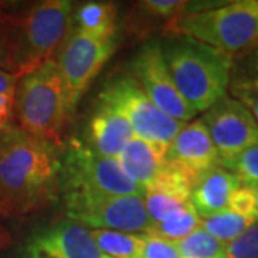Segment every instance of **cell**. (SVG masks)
Segmentation results:
<instances>
[{
	"instance_id": "28",
	"label": "cell",
	"mask_w": 258,
	"mask_h": 258,
	"mask_svg": "<svg viewBox=\"0 0 258 258\" xmlns=\"http://www.w3.org/2000/svg\"><path fill=\"white\" fill-rule=\"evenodd\" d=\"M139 8L145 10L154 18L161 19H172L181 15L186 8L188 2H181V0H145L139 2Z\"/></svg>"
},
{
	"instance_id": "22",
	"label": "cell",
	"mask_w": 258,
	"mask_h": 258,
	"mask_svg": "<svg viewBox=\"0 0 258 258\" xmlns=\"http://www.w3.org/2000/svg\"><path fill=\"white\" fill-rule=\"evenodd\" d=\"M252 222L254 221H251L249 218L238 215L227 208L208 218H204L201 221V227L215 240L227 245L232 240H235L242 231L247 230Z\"/></svg>"
},
{
	"instance_id": "9",
	"label": "cell",
	"mask_w": 258,
	"mask_h": 258,
	"mask_svg": "<svg viewBox=\"0 0 258 258\" xmlns=\"http://www.w3.org/2000/svg\"><path fill=\"white\" fill-rule=\"evenodd\" d=\"M115 49V39H98L72 29L71 36L56 57L71 116Z\"/></svg>"
},
{
	"instance_id": "23",
	"label": "cell",
	"mask_w": 258,
	"mask_h": 258,
	"mask_svg": "<svg viewBox=\"0 0 258 258\" xmlns=\"http://www.w3.org/2000/svg\"><path fill=\"white\" fill-rule=\"evenodd\" d=\"M172 242L181 258H225V245L210 235L203 227L182 240Z\"/></svg>"
},
{
	"instance_id": "26",
	"label": "cell",
	"mask_w": 258,
	"mask_h": 258,
	"mask_svg": "<svg viewBox=\"0 0 258 258\" xmlns=\"http://www.w3.org/2000/svg\"><path fill=\"white\" fill-rule=\"evenodd\" d=\"M225 258H258V221L225 245Z\"/></svg>"
},
{
	"instance_id": "31",
	"label": "cell",
	"mask_w": 258,
	"mask_h": 258,
	"mask_svg": "<svg viewBox=\"0 0 258 258\" xmlns=\"http://www.w3.org/2000/svg\"><path fill=\"white\" fill-rule=\"evenodd\" d=\"M2 217H0V249L6 248L8 245H10L12 242V238H10L9 231L5 228V225L2 224Z\"/></svg>"
},
{
	"instance_id": "14",
	"label": "cell",
	"mask_w": 258,
	"mask_h": 258,
	"mask_svg": "<svg viewBox=\"0 0 258 258\" xmlns=\"http://www.w3.org/2000/svg\"><path fill=\"white\" fill-rule=\"evenodd\" d=\"M32 241L46 247L59 258H111L98 248L91 230L71 220H60L40 231Z\"/></svg>"
},
{
	"instance_id": "12",
	"label": "cell",
	"mask_w": 258,
	"mask_h": 258,
	"mask_svg": "<svg viewBox=\"0 0 258 258\" xmlns=\"http://www.w3.org/2000/svg\"><path fill=\"white\" fill-rule=\"evenodd\" d=\"M165 161L182 168L194 179L212 168L221 165L218 151L201 119L192 120L185 125L171 144Z\"/></svg>"
},
{
	"instance_id": "20",
	"label": "cell",
	"mask_w": 258,
	"mask_h": 258,
	"mask_svg": "<svg viewBox=\"0 0 258 258\" xmlns=\"http://www.w3.org/2000/svg\"><path fill=\"white\" fill-rule=\"evenodd\" d=\"M98 248L111 258H139L144 247V234L111 230H92Z\"/></svg>"
},
{
	"instance_id": "24",
	"label": "cell",
	"mask_w": 258,
	"mask_h": 258,
	"mask_svg": "<svg viewBox=\"0 0 258 258\" xmlns=\"http://www.w3.org/2000/svg\"><path fill=\"white\" fill-rule=\"evenodd\" d=\"M221 166L230 169L238 178L242 186H248L252 189L258 188V144Z\"/></svg>"
},
{
	"instance_id": "19",
	"label": "cell",
	"mask_w": 258,
	"mask_h": 258,
	"mask_svg": "<svg viewBox=\"0 0 258 258\" xmlns=\"http://www.w3.org/2000/svg\"><path fill=\"white\" fill-rule=\"evenodd\" d=\"M201 221V217L195 211L192 204L189 203L181 210L168 215L165 220L151 225L147 231V235L168 241L182 240L197 228H200Z\"/></svg>"
},
{
	"instance_id": "16",
	"label": "cell",
	"mask_w": 258,
	"mask_h": 258,
	"mask_svg": "<svg viewBox=\"0 0 258 258\" xmlns=\"http://www.w3.org/2000/svg\"><path fill=\"white\" fill-rule=\"evenodd\" d=\"M134 138V131L120 115L98 108L93 112L86 131V147L102 157L118 158Z\"/></svg>"
},
{
	"instance_id": "30",
	"label": "cell",
	"mask_w": 258,
	"mask_h": 258,
	"mask_svg": "<svg viewBox=\"0 0 258 258\" xmlns=\"http://www.w3.org/2000/svg\"><path fill=\"white\" fill-rule=\"evenodd\" d=\"M235 98L244 103V106L251 112L252 118L255 119L258 125V93H241Z\"/></svg>"
},
{
	"instance_id": "27",
	"label": "cell",
	"mask_w": 258,
	"mask_h": 258,
	"mask_svg": "<svg viewBox=\"0 0 258 258\" xmlns=\"http://www.w3.org/2000/svg\"><path fill=\"white\" fill-rule=\"evenodd\" d=\"M228 210L238 215H242L245 218H249L251 221H258V208L255 203V194L252 188L242 186L235 189L231 194L228 201Z\"/></svg>"
},
{
	"instance_id": "33",
	"label": "cell",
	"mask_w": 258,
	"mask_h": 258,
	"mask_svg": "<svg viewBox=\"0 0 258 258\" xmlns=\"http://www.w3.org/2000/svg\"><path fill=\"white\" fill-rule=\"evenodd\" d=\"M254 194H255V203H257V208H258V188L254 189Z\"/></svg>"
},
{
	"instance_id": "10",
	"label": "cell",
	"mask_w": 258,
	"mask_h": 258,
	"mask_svg": "<svg viewBox=\"0 0 258 258\" xmlns=\"http://www.w3.org/2000/svg\"><path fill=\"white\" fill-rule=\"evenodd\" d=\"M126 74L131 75L148 98L172 119L186 123L197 115L178 91L159 40H148L139 47L126 64Z\"/></svg>"
},
{
	"instance_id": "3",
	"label": "cell",
	"mask_w": 258,
	"mask_h": 258,
	"mask_svg": "<svg viewBox=\"0 0 258 258\" xmlns=\"http://www.w3.org/2000/svg\"><path fill=\"white\" fill-rule=\"evenodd\" d=\"M159 42L178 91L197 113L227 96L234 56L188 36L169 35Z\"/></svg>"
},
{
	"instance_id": "5",
	"label": "cell",
	"mask_w": 258,
	"mask_h": 258,
	"mask_svg": "<svg viewBox=\"0 0 258 258\" xmlns=\"http://www.w3.org/2000/svg\"><path fill=\"white\" fill-rule=\"evenodd\" d=\"M166 32L192 37L228 55H238L258 43V0H237L181 13L166 25Z\"/></svg>"
},
{
	"instance_id": "32",
	"label": "cell",
	"mask_w": 258,
	"mask_h": 258,
	"mask_svg": "<svg viewBox=\"0 0 258 258\" xmlns=\"http://www.w3.org/2000/svg\"><path fill=\"white\" fill-rule=\"evenodd\" d=\"M6 131H8V129L0 128V139H2V138H3V137H5V134H6Z\"/></svg>"
},
{
	"instance_id": "1",
	"label": "cell",
	"mask_w": 258,
	"mask_h": 258,
	"mask_svg": "<svg viewBox=\"0 0 258 258\" xmlns=\"http://www.w3.org/2000/svg\"><path fill=\"white\" fill-rule=\"evenodd\" d=\"M62 154L45 139L12 126L0 139V217L42 211L62 198Z\"/></svg>"
},
{
	"instance_id": "15",
	"label": "cell",
	"mask_w": 258,
	"mask_h": 258,
	"mask_svg": "<svg viewBox=\"0 0 258 258\" xmlns=\"http://www.w3.org/2000/svg\"><path fill=\"white\" fill-rule=\"evenodd\" d=\"M241 186L238 178L230 169L218 165L195 179L191 204L201 220L228 208L231 194Z\"/></svg>"
},
{
	"instance_id": "6",
	"label": "cell",
	"mask_w": 258,
	"mask_h": 258,
	"mask_svg": "<svg viewBox=\"0 0 258 258\" xmlns=\"http://www.w3.org/2000/svg\"><path fill=\"white\" fill-rule=\"evenodd\" d=\"M98 108L120 115L128 120L134 135L166 158L168 149L186 123L172 119L161 111L126 72L112 75L98 93Z\"/></svg>"
},
{
	"instance_id": "13",
	"label": "cell",
	"mask_w": 258,
	"mask_h": 258,
	"mask_svg": "<svg viewBox=\"0 0 258 258\" xmlns=\"http://www.w3.org/2000/svg\"><path fill=\"white\" fill-rule=\"evenodd\" d=\"M194 182L195 179L182 168L165 161L162 171L144 195L151 225L165 220L168 215L191 203Z\"/></svg>"
},
{
	"instance_id": "18",
	"label": "cell",
	"mask_w": 258,
	"mask_h": 258,
	"mask_svg": "<svg viewBox=\"0 0 258 258\" xmlns=\"http://www.w3.org/2000/svg\"><path fill=\"white\" fill-rule=\"evenodd\" d=\"M118 10L112 2H85L72 12L75 30L98 39H115Z\"/></svg>"
},
{
	"instance_id": "8",
	"label": "cell",
	"mask_w": 258,
	"mask_h": 258,
	"mask_svg": "<svg viewBox=\"0 0 258 258\" xmlns=\"http://www.w3.org/2000/svg\"><path fill=\"white\" fill-rule=\"evenodd\" d=\"M62 200L68 220L86 228L147 234L151 227L144 197L74 192Z\"/></svg>"
},
{
	"instance_id": "21",
	"label": "cell",
	"mask_w": 258,
	"mask_h": 258,
	"mask_svg": "<svg viewBox=\"0 0 258 258\" xmlns=\"http://www.w3.org/2000/svg\"><path fill=\"white\" fill-rule=\"evenodd\" d=\"M230 91L232 98L241 93H258V43L234 56Z\"/></svg>"
},
{
	"instance_id": "29",
	"label": "cell",
	"mask_w": 258,
	"mask_h": 258,
	"mask_svg": "<svg viewBox=\"0 0 258 258\" xmlns=\"http://www.w3.org/2000/svg\"><path fill=\"white\" fill-rule=\"evenodd\" d=\"M139 258H181L174 242L144 234V247Z\"/></svg>"
},
{
	"instance_id": "7",
	"label": "cell",
	"mask_w": 258,
	"mask_h": 258,
	"mask_svg": "<svg viewBox=\"0 0 258 258\" xmlns=\"http://www.w3.org/2000/svg\"><path fill=\"white\" fill-rule=\"evenodd\" d=\"M74 192L144 197L145 188L129 175L118 158L102 157L74 141L62 154V197Z\"/></svg>"
},
{
	"instance_id": "17",
	"label": "cell",
	"mask_w": 258,
	"mask_h": 258,
	"mask_svg": "<svg viewBox=\"0 0 258 258\" xmlns=\"http://www.w3.org/2000/svg\"><path fill=\"white\" fill-rule=\"evenodd\" d=\"M118 159L129 175L145 189L157 179L165 165V158L147 141L135 135L123 148Z\"/></svg>"
},
{
	"instance_id": "4",
	"label": "cell",
	"mask_w": 258,
	"mask_h": 258,
	"mask_svg": "<svg viewBox=\"0 0 258 258\" xmlns=\"http://www.w3.org/2000/svg\"><path fill=\"white\" fill-rule=\"evenodd\" d=\"M15 118L25 132L62 149L63 131L71 113L56 59L19 79Z\"/></svg>"
},
{
	"instance_id": "25",
	"label": "cell",
	"mask_w": 258,
	"mask_h": 258,
	"mask_svg": "<svg viewBox=\"0 0 258 258\" xmlns=\"http://www.w3.org/2000/svg\"><path fill=\"white\" fill-rule=\"evenodd\" d=\"M18 78L0 68V128L9 129L15 120Z\"/></svg>"
},
{
	"instance_id": "2",
	"label": "cell",
	"mask_w": 258,
	"mask_h": 258,
	"mask_svg": "<svg viewBox=\"0 0 258 258\" xmlns=\"http://www.w3.org/2000/svg\"><path fill=\"white\" fill-rule=\"evenodd\" d=\"M74 6L45 0L0 6V68L18 79L53 60L72 33Z\"/></svg>"
},
{
	"instance_id": "11",
	"label": "cell",
	"mask_w": 258,
	"mask_h": 258,
	"mask_svg": "<svg viewBox=\"0 0 258 258\" xmlns=\"http://www.w3.org/2000/svg\"><path fill=\"white\" fill-rule=\"evenodd\" d=\"M201 120L218 151L221 165L258 144L257 122L237 98L224 96L204 112Z\"/></svg>"
}]
</instances>
